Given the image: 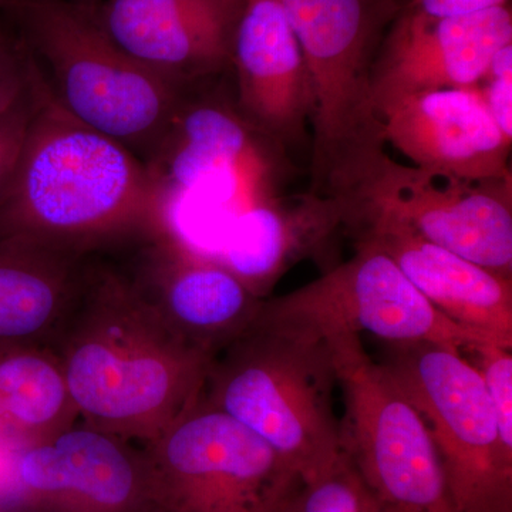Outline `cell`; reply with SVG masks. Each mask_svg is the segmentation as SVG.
Returning a JSON list of instances; mask_svg holds the SVG:
<instances>
[{
    "label": "cell",
    "instance_id": "obj_15",
    "mask_svg": "<svg viewBox=\"0 0 512 512\" xmlns=\"http://www.w3.org/2000/svg\"><path fill=\"white\" fill-rule=\"evenodd\" d=\"M247 0H106L94 8L107 35L141 63L190 87L231 67Z\"/></svg>",
    "mask_w": 512,
    "mask_h": 512
},
{
    "label": "cell",
    "instance_id": "obj_19",
    "mask_svg": "<svg viewBox=\"0 0 512 512\" xmlns=\"http://www.w3.org/2000/svg\"><path fill=\"white\" fill-rule=\"evenodd\" d=\"M343 225L345 214L335 198L312 191L291 198L264 195L234 215L217 259L255 296L266 299L293 265Z\"/></svg>",
    "mask_w": 512,
    "mask_h": 512
},
{
    "label": "cell",
    "instance_id": "obj_6",
    "mask_svg": "<svg viewBox=\"0 0 512 512\" xmlns=\"http://www.w3.org/2000/svg\"><path fill=\"white\" fill-rule=\"evenodd\" d=\"M382 363L426 424L456 512H512V448L483 377L463 353L387 345Z\"/></svg>",
    "mask_w": 512,
    "mask_h": 512
},
{
    "label": "cell",
    "instance_id": "obj_28",
    "mask_svg": "<svg viewBox=\"0 0 512 512\" xmlns=\"http://www.w3.org/2000/svg\"><path fill=\"white\" fill-rule=\"evenodd\" d=\"M73 2L80 3V5L90 6V8H96L99 0H73Z\"/></svg>",
    "mask_w": 512,
    "mask_h": 512
},
{
    "label": "cell",
    "instance_id": "obj_10",
    "mask_svg": "<svg viewBox=\"0 0 512 512\" xmlns=\"http://www.w3.org/2000/svg\"><path fill=\"white\" fill-rule=\"evenodd\" d=\"M259 318L325 340L366 332L387 345L434 343L463 355L487 342L437 311L393 259L366 241H356L349 261L315 281L264 299Z\"/></svg>",
    "mask_w": 512,
    "mask_h": 512
},
{
    "label": "cell",
    "instance_id": "obj_27",
    "mask_svg": "<svg viewBox=\"0 0 512 512\" xmlns=\"http://www.w3.org/2000/svg\"><path fill=\"white\" fill-rule=\"evenodd\" d=\"M508 0H413L410 5L434 18H457L507 6Z\"/></svg>",
    "mask_w": 512,
    "mask_h": 512
},
{
    "label": "cell",
    "instance_id": "obj_29",
    "mask_svg": "<svg viewBox=\"0 0 512 512\" xmlns=\"http://www.w3.org/2000/svg\"><path fill=\"white\" fill-rule=\"evenodd\" d=\"M6 3H8V0H0V12H2V10H5Z\"/></svg>",
    "mask_w": 512,
    "mask_h": 512
},
{
    "label": "cell",
    "instance_id": "obj_16",
    "mask_svg": "<svg viewBox=\"0 0 512 512\" xmlns=\"http://www.w3.org/2000/svg\"><path fill=\"white\" fill-rule=\"evenodd\" d=\"M377 114L384 141L416 167L466 180L512 175V138L495 123L478 86L404 94Z\"/></svg>",
    "mask_w": 512,
    "mask_h": 512
},
{
    "label": "cell",
    "instance_id": "obj_2",
    "mask_svg": "<svg viewBox=\"0 0 512 512\" xmlns=\"http://www.w3.org/2000/svg\"><path fill=\"white\" fill-rule=\"evenodd\" d=\"M165 234V198L134 151L73 119L47 92L0 194V241L80 258Z\"/></svg>",
    "mask_w": 512,
    "mask_h": 512
},
{
    "label": "cell",
    "instance_id": "obj_24",
    "mask_svg": "<svg viewBox=\"0 0 512 512\" xmlns=\"http://www.w3.org/2000/svg\"><path fill=\"white\" fill-rule=\"evenodd\" d=\"M39 74V64L22 37L0 25V113L26 96Z\"/></svg>",
    "mask_w": 512,
    "mask_h": 512
},
{
    "label": "cell",
    "instance_id": "obj_3",
    "mask_svg": "<svg viewBox=\"0 0 512 512\" xmlns=\"http://www.w3.org/2000/svg\"><path fill=\"white\" fill-rule=\"evenodd\" d=\"M328 340L259 318L212 359L201 396L274 448L302 481L343 456Z\"/></svg>",
    "mask_w": 512,
    "mask_h": 512
},
{
    "label": "cell",
    "instance_id": "obj_26",
    "mask_svg": "<svg viewBox=\"0 0 512 512\" xmlns=\"http://www.w3.org/2000/svg\"><path fill=\"white\" fill-rule=\"evenodd\" d=\"M478 87L495 123L512 138V43L495 53Z\"/></svg>",
    "mask_w": 512,
    "mask_h": 512
},
{
    "label": "cell",
    "instance_id": "obj_9",
    "mask_svg": "<svg viewBox=\"0 0 512 512\" xmlns=\"http://www.w3.org/2000/svg\"><path fill=\"white\" fill-rule=\"evenodd\" d=\"M335 200L345 221L353 215L389 218L512 279V175L466 180L397 163L384 151Z\"/></svg>",
    "mask_w": 512,
    "mask_h": 512
},
{
    "label": "cell",
    "instance_id": "obj_18",
    "mask_svg": "<svg viewBox=\"0 0 512 512\" xmlns=\"http://www.w3.org/2000/svg\"><path fill=\"white\" fill-rule=\"evenodd\" d=\"M356 241L375 245L451 322L478 338L512 349V279L431 244L412 229L380 215L345 221Z\"/></svg>",
    "mask_w": 512,
    "mask_h": 512
},
{
    "label": "cell",
    "instance_id": "obj_14",
    "mask_svg": "<svg viewBox=\"0 0 512 512\" xmlns=\"http://www.w3.org/2000/svg\"><path fill=\"white\" fill-rule=\"evenodd\" d=\"M131 279L178 338L212 359L254 325L264 301L217 258L167 232L151 239Z\"/></svg>",
    "mask_w": 512,
    "mask_h": 512
},
{
    "label": "cell",
    "instance_id": "obj_11",
    "mask_svg": "<svg viewBox=\"0 0 512 512\" xmlns=\"http://www.w3.org/2000/svg\"><path fill=\"white\" fill-rule=\"evenodd\" d=\"M86 423L16 451L0 512H157L143 446Z\"/></svg>",
    "mask_w": 512,
    "mask_h": 512
},
{
    "label": "cell",
    "instance_id": "obj_8",
    "mask_svg": "<svg viewBox=\"0 0 512 512\" xmlns=\"http://www.w3.org/2000/svg\"><path fill=\"white\" fill-rule=\"evenodd\" d=\"M343 394L342 450L394 512H456L439 454L419 412L360 336L328 339Z\"/></svg>",
    "mask_w": 512,
    "mask_h": 512
},
{
    "label": "cell",
    "instance_id": "obj_20",
    "mask_svg": "<svg viewBox=\"0 0 512 512\" xmlns=\"http://www.w3.org/2000/svg\"><path fill=\"white\" fill-rule=\"evenodd\" d=\"M83 276L76 256L0 241V349L47 348Z\"/></svg>",
    "mask_w": 512,
    "mask_h": 512
},
{
    "label": "cell",
    "instance_id": "obj_25",
    "mask_svg": "<svg viewBox=\"0 0 512 512\" xmlns=\"http://www.w3.org/2000/svg\"><path fill=\"white\" fill-rule=\"evenodd\" d=\"M46 92L45 77L40 72L32 90L18 103L0 113V194L5 190L16 158L19 156L20 147L28 133L30 121L39 109Z\"/></svg>",
    "mask_w": 512,
    "mask_h": 512
},
{
    "label": "cell",
    "instance_id": "obj_13",
    "mask_svg": "<svg viewBox=\"0 0 512 512\" xmlns=\"http://www.w3.org/2000/svg\"><path fill=\"white\" fill-rule=\"evenodd\" d=\"M510 43L508 6L457 18H434L412 5L400 9L373 64L376 110L404 94L477 87L495 53Z\"/></svg>",
    "mask_w": 512,
    "mask_h": 512
},
{
    "label": "cell",
    "instance_id": "obj_21",
    "mask_svg": "<svg viewBox=\"0 0 512 512\" xmlns=\"http://www.w3.org/2000/svg\"><path fill=\"white\" fill-rule=\"evenodd\" d=\"M77 420L62 367L49 349H0V446L22 450Z\"/></svg>",
    "mask_w": 512,
    "mask_h": 512
},
{
    "label": "cell",
    "instance_id": "obj_22",
    "mask_svg": "<svg viewBox=\"0 0 512 512\" xmlns=\"http://www.w3.org/2000/svg\"><path fill=\"white\" fill-rule=\"evenodd\" d=\"M282 512H394L377 497L346 454L335 466L302 481Z\"/></svg>",
    "mask_w": 512,
    "mask_h": 512
},
{
    "label": "cell",
    "instance_id": "obj_7",
    "mask_svg": "<svg viewBox=\"0 0 512 512\" xmlns=\"http://www.w3.org/2000/svg\"><path fill=\"white\" fill-rule=\"evenodd\" d=\"M141 446L157 512H282L302 483L274 448L202 396Z\"/></svg>",
    "mask_w": 512,
    "mask_h": 512
},
{
    "label": "cell",
    "instance_id": "obj_17",
    "mask_svg": "<svg viewBox=\"0 0 512 512\" xmlns=\"http://www.w3.org/2000/svg\"><path fill=\"white\" fill-rule=\"evenodd\" d=\"M237 107L276 147L306 140L313 92L301 45L279 0H247L232 46Z\"/></svg>",
    "mask_w": 512,
    "mask_h": 512
},
{
    "label": "cell",
    "instance_id": "obj_1",
    "mask_svg": "<svg viewBox=\"0 0 512 512\" xmlns=\"http://www.w3.org/2000/svg\"><path fill=\"white\" fill-rule=\"evenodd\" d=\"M47 349L79 419L138 444L198 402L212 362L168 328L133 279L111 271L84 274Z\"/></svg>",
    "mask_w": 512,
    "mask_h": 512
},
{
    "label": "cell",
    "instance_id": "obj_12",
    "mask_svg": "<svg viewBox=\"0 0 512 512\" xmlns=\"http://www.w3.org/2000/svg\"><path fill=\"white\" fill-rule=\"evenodd\" d=\"M279 151L249 126L237 106L185 96L146 164L165 204L222 185L245 207L271 192Z\"/></svg>",
    "mask_w": 512,
    "mask_h": 512
},
{
    "label": "cell",
    "instance_id": "obj_4",
    "mask_svg": "<svg viewBox=\"0 0 512 512\" xmlns=\"http://www.w3.org/2000/svg\"><path fill=\"white\" fill-rule=\"evenodd\" d=\"M23 42L49 70V92L73 119L153 154L188 87L141 63L73 0H8Z\"/></svg>",
    "mask_w": 512,
    "mask_h": 512
},
{
    "label": "cell",
    "instance_id": "obj_23",
    "mask_svg": "<svg viewBox=\"0 0 512 512\" xmlns=\"http://www.w3.org/2000/svg\"><path fill=\"white\" fill-rule=\"evenodd\" d=\"M483 377L505 446L512 448V349L494 342H477L466 350ZM464 353V355H466Z\"/></svg>",
    "mask_w": 512,
    "mask_h": 512
},
{
    "label": "cell",
    "instance_id": "obj_5",
    "mask_svg": "<svg viewBox=\"0 0 512 512\" xmlns=\"http://www.w3.org/2000/svg\"><path fill=\"white\" fill-rule=\"evenodd\" d=\"M279 2L311 77V191L336 198L386 151L372 72L384 33L400 8L397 0Z\"/></svg>",
    "mask_w": 512,
    "mask_h": 512
}]
</instances>
